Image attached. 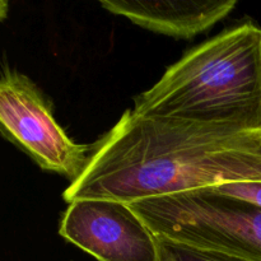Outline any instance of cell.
Wrapping results in <instances>:
<instances>
[{
	"label": "cell",
	"instance_id": "6da1fadb",
	"mask_svg": "<svg viewBox=\"0 0 261 261\" xmlns=\"http://www.w3.org/2000/svg\"><path fill=\"white\" fill-rule=\"evenodd\" d=\"M233 182H261V134L240 133L127 110L93 144L66 203L99 199L132 204Z\"/></svg>",
	"mask_w": 261,
	"mask_h": 261
},
{
	"label": "cell",
	"instance_id": "7a4b0ae2",
	"mask_svg": "<svg viewBox=\"0 0 261 261\" xmlns=\"http://www.w3.org/2000/svg\"><path fill=\"white\" fill-rule=\"evenodd\" d=\"M132 111L261 134V28L241 23L191 48Z\"/></svg>",
	"mask_w": 261,
	"mask_h": 261
},
{
	"label": "cell",
	"instance_id": "3957f363",
	"mask_svg": "<svg viewBox=\"0 0 261 261\" xmlns=\"http://www.w3.org/2000/svg\"><path fill=\"white\" fill-rule=\"evenodd\" d=\"M157 236L261 261V206L214 188L129 204Z\"/></svg>",
	"mask_w": 261,
	"mask_h": 261
},
{
	"label": "cell",
	"instance_id": "277c9868",
	"mask_svg": "<svg viewBox=\"0 0 261 261\" xmlns=\"http://www.w3.org/2000/svg\"><path fill=\"white\" fill-rule=\"evenodd\" d=\"M0 125L3 135L42 170L59 173L70 184L83 173L93 149L71 140L42 92L28 76L8 66L0 79Z\"/></svg>",
	"mask_w": 261,
	"mask_h": 261
},
{
	"label": "cell",
	"instance_id": "5b68a950",
	"mask_svg": "<svg viewBox=\"0 0 261 261\" xmlns=\"http://www.w3.org/2000/svg\"><path fill=\"white\" fill-rule=\"evenodd\" d=\"M59 233L97 261H162L157 234L121 201H73L61 217Z\"/></svg>",
	"mask_w": 261,
	"mask_h": 261
},
{
	"label": "cell",
	"instance_id": "8992f818",
	"mask_svg": "<svg viewBox=\"0 0 261 261\" xmlns=\"http://www.w3.org/2000/svg\"><path fill=\"white\" fill-rule=\"evenodd\" d=\"M103 9L122 15L143 28L190 38L213 27L236 8V0L223 2H117L103 0Z\"/></svg>",
	"mask_w": 261,
	"mask_h": 261
},
{
	"label": "cell",
	"instance_id": "52a82bcc",
	"mask_svg": "<svg viewBox=\"0 0 261 261\" xmlns=\"http://www.w3.org/2000/svg\"><path fill=\"white\" fill-rule=\"evenodd\" d=\"M162 261H252L226 252L199 249L158 236Z\"/></svg>",
	"mask_w": 261,
	"mask_h": 261
}]
</instances>
